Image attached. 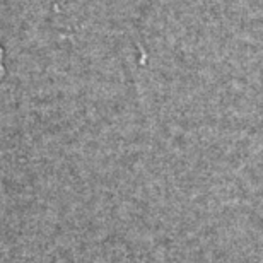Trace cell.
<instances>
[{"mask_svg":"<svg viewBox=\"0 0 263 263\" xmlns=\"http://www.w3.org/2000/svg\"><path fill=\"white\" fill-rule=\"evenodd\" d=\"M2 77H4V50L0 46V81H2Z\"/></svg>","mask_w":263,"mask_h":263,"instance_id":"6da1fadb","label":"cell"}]
</instances>
